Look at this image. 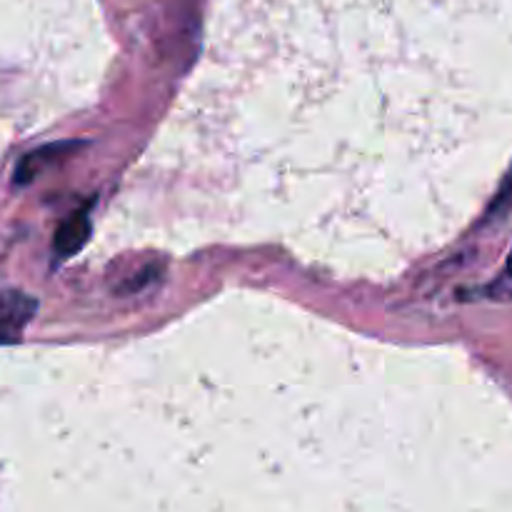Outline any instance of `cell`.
I'll use <instances>...</instances> for the list:
<instances>
[{"label": "cell", "mask_w": 512, "mask_h": 512, "mask_svg": "<svg viewBox=\"0 0 512 512\" xmlns=\"http://www.w3.org/2000/svg\"><path fill=\"white\" fill-rule=\"evenodd\" d=\"M38 313V300L23 290L0 293V345H13L23 338L25 328Z\"/></svg>", "instance_id": "6da1fadb"}, {"label": "cell", "mask_w": 512, "mask_h": 512, "mask_svg": "<svg viewBox=\"0 0 512 512\" xmlns=\"http://www.w3.org/2000/svg\"><path fill=\"white\" fill-rule=\"evenodd\" d=\"M75 145L73 143H55V145H45V148L33 150V153L23 155L15 168V183L18 185H28L43 173L45 168H53L58 160L65 158V153H70Z\"/></svg>", "instance_id": "3957f363"}, {"label": "cell", "mask_w": 512, "mask_h": 512, "mask_svg": "<svg viewBox=\"0 0 512 512\" xmlns=\"http://www.w3.org/2000/svg\"><path fill=\"white\" fill-rule=\"evenodd\" d=\"M90 233H93V223H90L88 210H75V213H70L68 218L58 225V230H55V255L63 260L78 255L80 250L85 248V243L90 240Z\"/></svg>", "instance_id": "7a4b0ae2"}, {"label": "cell", "mask_w": 512, "mask_h": 512, "mask_svg": "<svg viewBox=\"0 0 512 512\" xmlns=\"http://www.w3.org/2000/svg\"><path fill=\"white\" fill-rule=\"evenodd\" d=\"M510 200H512V168H510V173L505 175V180H503V185H500V190H498V195H495V200H493V203H490L488 215H498L500 210L508 208Z\"/></svg>", "instance_id": "277c9868"}]
</instances>
